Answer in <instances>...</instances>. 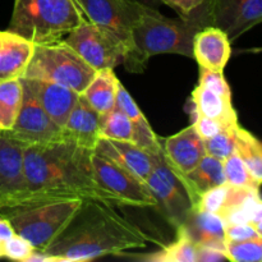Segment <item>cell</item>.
I'll return each mask as SVG.
<instances>
[{
    "mask_svg": "<svg viewBox=\"0 0 262 262\" xmlns=\"http://www.w3.org/2000/svg\"><path fill=\"white\" fill-rule=\"evenodd\" d=\"M114 205L83 200L71 222L42 251L46 262H83L145 248L154 238L115 211Z\"/></svg>",
    "mask_w": 262,
    "mask_h": 262,
    "instance_id": "obj_1",
    "label": "cell"
},
{
    "mask_svg": "<svg viewBox=\"0 0 262 262\" xmlns=\"http://www.w3.org/2000/svg\"><path fill=\"white\" fill-rule=\"evenodd\" d=\"M92 152L72 140L25 146L23 166L27 184L25 199L71 197L97 200L118 206L117 200L95 179Z\"/></svg>",
    "mask_w": 262,
    "mask_h": 262,
    "instance_id": "obj_2",
    "label": "cell"
},
{
    "mask_svg": "<svg viewBox=\"0 0 262 262\" xmlns=\"http://www.w3.org/2000/svg\"><path fill=\"white\" fill-rule=\"evenodd\" d=\"M201 22L194 15L173 19L152 9L138 19L132 31V48L123 56L125 69L142 73L148 60L158 54H179L193 58L192 43Z\"/></svg>",
    "mask_w": 262,
    "mask_h": 262,
    "instance_id": "obj_3",
    "label": "cell"
},
{
    "mask_svg": "<svg viewBox=\"0 0 262 262\" xmlns=\"http://www.w3.org/2000/svg\"><path fill=\"white\" fill-rule=\"evenodd\" d=\"M82 199H25L12 206L0 207L17 235L25 238L36 251L42 252L71 222Z\"/></svg>",
    "mask_w": 262,
    "mask_h": 262,
    "instance_id": "obj_4",
    "label": "cell"
},
{
    "mask_svg": "<svg viewBox=\"0 0 262 262\" xmlns=\"http://www.w3.org/2000/svg\"><path fill=\"white\" fill-rule=\"evenodd\" d=\"M84 18L74 0H14L8 31L35 45L63 40Z\"/></svg>",
    "mask_w": 262,
    "mask_h": 262,
    "instance_id": "obj_5",
    "label": "cell"
},
{
    "mask_svg": "<svg viewBox=\"0 0 262 262\" xmlns=\"http://www.w3.org/2000/svg\"><path fill=\"white\" fill-rule=\"evenodd\" d=\"M96 74L63 40L35 45L23 78L45 79L66 86L81 95Z\"/></svg>",
    "mask_w": 262,
    "mask_h": 262,
    "instance_id": "obj_6",
    "label": "cell"
},
{
    "mask_svg": "<svg viewBox=\"0 0 262 262\" xmlns=\"http://www.w3.org/2000/svg\"><path fill=\"white\" fill-rule=\"evenodd\" d=\"M87 20L112 35L123 48V56L132 48V31L146 13L156 8L132 0H74Z\"/></svg>",
    "mask_w": 262,
    "mask_h": 262,
    "instance_id": "obj_7",
    "label": "cell"
},
{
    "mask_svg": "<svg viewBox=\"0 0 262 262\" xmlns=\"http://www.w3.org/2000/svg\"><path fill=\"white\" fill-rule=\"evenodd\" d=\"M146 183L156 199V207L166 220L176 229L183 225L193 210V204L183 182L165 160L163 148L160 152L154 154L152 173Z\"/></svg>",
    "mask_w": 262,
    "mask_h": 262,
    "instance_id": "obj_8",
    "label": "cell"
},
{
    "mask_svg": "<svg viewBox=\"0 0 262 262\" xmlns=\"http://www.w3.org/2000/svg\"><path fill=\"white\" fill-rule=\"evenodd\" d=\"M191 15L202 27H219L234 41L261 22L262 0H205Z\"/></svg>",
    "mask_w": 262,
    "mask_h": 262,
    "instance_id": "obj_9",
    "label": "cell"
},
{
    "mask_svg": "<svg viewBox=\"0 0 262 262\" xmlns=\"http://www.w3.org/2000/svg\"><path fill=\"white\" fill-rule=\"evenodd\" d=\"M91 161L97 184L117 200L118 206L156 207V199L145 181L95 152H92Z\"/></svg>",
    "mask_w": 262,
    "mask_h": 262,
    "instance_id": "obj_10",
    "label": "cell"
},
{
    "mask_svg": "<svg viewBox=\"0 0 262 262\" xmlns=\"http://www.w3.org/2000/svg\"><path fill=\"white\" fill-rule=\"evenodd\" d=\"M63 41L96 72L105 68L114 69L123 61L120 43L86 18L64 36Z\"/></svg>",
    "mask_w": 262,
    "mask_h": 262,
    "instance_id": "obj_11",
    "label": "cell"
},
{
    "mask_svg": "<svg viewBox=\"0 0 262 262\" xmlns=\"http://www.w3.org/2000/svg\"><path fill=\"white\" fill-rule=\"evenodd\" d=\"M22 86V105L14 125L9 132L25 146L68 140L63 128L49 117L31 90L23 82Z\"/></svg>",
    "mask_w": 262,
    "mask_h": 262,
    "instance_id": "obj_12",
    "label": "cell"
},
{
    "mask_svg": "<svg viewBox=\"0 0 262 262\" xmlns=\"http://www.w3.org/2000/svg\"><path fill=\"white\" fill-rule=\"evenodd\" d=\"M23 150L25 145L9 130L0 129V207L12 206L27 196Z\"/></svg>",
    "mask_w": 262,
    "mask_h": 262,
    "instance_id": "obj_13",
    "label": "cell"
},
{
    "mask_svg": "<svg viewBox=\"0 0 262 262\" xmlns=\"http://www.w3.org/2000/svg\"><path fill=\"white\" fill-rule=\"evenodd\" d=\"M165 160L178 176L189 173L206 155L204 138L197 133L193 124L170 136L163 145Z\"/></svg>",
    "mask_w": 262,
    "mask_h": 262,
    "instance_id": "obj_14",
    "label": "cell"
},
{
    "mask_svg": "<svg viewBox=\"0 0 262 262\" xmlns=\"http://www.w3.org/2000/svg\"><path fill=\"white\" fill-rule=\"evenodd\" d=\"M23 83L31 90L38 104L58 125L64 128L72 109L78 101L79 94L66 86L45 79L23 78Z\"/></svg>",
    "mask_w": 262,
    "mask_h": 262,
    "instance_id": "obj_15",
    "label": "cell"
},
{
    "mask_svg": "<svg viewBox=\"0 0 262 262\" xmlns=\"http://www.w3.org/2000/svg\"><path fill=\"white\" fill-rule=\"evenodd\" d=\"M193 58L201 68L224 72L232 54L230 40L219 27L206 26L197 31L192 43Z\"/></svg>",
    "mask_w": 262,
    "mask_h": 262,
    "instance_id": "obj_16",
    "label": "cell"
},
{
    "mask_svg": "<svg viewBox=\"0 0 262 262\" xmlns=\"http://www.w3.org/2000/svg\"><path fill=\"white\" fill-rule=\"evenodd\" d=\"M94 152L110 159L145 182L152 173L154 154L128 141L100 138Z\"/></svg>",
    "mask_w": 262,
    "mask_h": 262,
    "instance_id": "obj_17",
    "label": "cell"
},
{
    "mask_svg": "<svg viewBox=\"0 0 262 262\" xmlns=\"http://www.w3.org/2000/svg\"><path fill=\"white\" fill-rule=\"evenodd\" d=\"M35 43L10 31H0V81L20 78L32 58Z\"/></svg>",
    "mask_w": 262,
    "mask_h": 262,
    "instance_id": "obj_18",
    "label": "cell"
},
{
    "mask_svg": "<svg viewBox=\"0 0 262 262\" xmlns=\"http://www.w3.org/2000/svg\"><path fill=\"white\" fill-rule=\"evenodd\" d=\"M99 120L100 114H97L83 96L79 95L78 101L72 109L63 128L66 137L74 141L81 147L94 151L100 140Z\"/></svg>",
    "mask_w": 262,
    "mask_h": 262,
    "instance_id": "obj_19",
    "label": "cell"
},
{
    "mask_svg": "<svg viewBox=\"0 0 262 262\" xmlns=\"http://www.w3.org/2000/svg\"><path fill=\"white\" fill-rule=\"evenodd\" d=\"M115 107L120 112L124 113L129 118L133 127V138L132 143L137 145L138 147L148 151L151 154L160 152L163 145L159 141L158 136L151 128L150 123L146 119L145 114L141 112L138 105L130 96L129 92L127 91L122 82H118L117 97H115Z\"/></svg>",
    "mask_w": 262,
    "mask_h": 262,
    "instance_id": "obj_20",
    "label": "cell"
},
{
    "mask_svg": "<svg viewBox=\"0 0 262 262\" xmlns=\"http://www.w3.org/2000/svg\"><path fill=\"white\" fill-rule=\"evenodd\" d=\"M178 177L183 182L193 207L196 206L199 197L204 192L227 183L223 161L207 154L189 173Z\"/></svg>",
    "mask_w": 262,
    "mask_h": 262,
    "instance_id": "obj_21",
    "label": "cell"
},
{
    "mask_svg": "<svg viewBox=\"0 0 262 262\" xmlns=\"http://www.w3.org/2000/svg\"><path fill=\"white\" fill-rule=\"evenodd\" d=\"M183 225L196 246H207L225 251V224L219 215L192 210Z\"/></svg>",
    "mask_w": 262,
    "mask_h": 262,
    "instance_id": "obj_22",
    "label": "cell"
},
{
    "mask_svg": "<svg viewBox=\"0 0 262 262\" xmlns=\"http://www.w3.org/2000/svg\"><path fill=\"white\" fill-rule=\"evenodd\" d=\"M196 115L217 120L227 125H237V112L233 107L232 97H225L206 87L197 84L192 92Z\"/></svg>",
    "mask_w": 262,
    "mask_h": 262,
    "instance_id": "obj_23",
    "label": "cell"
},
{
    "mask_svg": "<svg viewBox=\"0 0 262 262\" xmlns=\"http://www.w3.org/2000/svg\"><path fill=\"white\" fill-rule=\"evenodd\" d=\"M118 82L113 68L100 69L81 95L97 114H105L115 109Z\"/></svg>",
    "mask_w": 262,
    "mask_h": 262,
    "instance_id": "obj_24",
    "label": "cell"
},
{
    "mask_svg": "<svg viewBox=\"0 0 262 262\" xmlns=\"http://www.w3.org/2000/svg\"><path fill=\"white\" fill-rule=\"evenodd\" d=\"M196 243L193 242L184 225H181L177 228V238L173 243L164 247L159 252L138 258L154 262H196Z\"/></svg>",
    "mask_w": 262,
    "mask_h": 262,
    "instance_id": "obj_25",
    "label": "cell"
},
{
    "mask_svg": "<svg viewBox=\"0 0 262 262\" xmlns=\"http://www.w3.org/2000/svg\"><path fill=\"white\" fill-rule=\"evenodd\" d=\"M23 86L19 78L0 81V129L10 130L22 105Z\"/></svg>",
    "mask_w": 262,
    "mask_h": 262,
    "instance_id": "obj_26",
    "label": "cell"
},
{
    "mask_svg": "<svg viewBox=\"0 0 262 262\" xmlns=\"http://www.w3.org/2000/svg\"><path fill=\"white\" fill-rule=\"evenodd\" d=\"M235 152L250 170L251 176L261 186L262 182V146L261 142L247 129L238 125L235 129Z\"/></svg>",
    "mask_w": 262,
    "mask_h": 262,
    "instance_id": "obj_27",
    "label": "cell"
},
{
    "mask_svg": "<svg viewBox=\"0 0 262 262\" xmlns=\"http://www.w3.org/2000/svg\"><path fill=\"white\" fill-rule=\"evenodd\" d=\"M99 132L100 138L107 140L132 142L133 138V127L129 118L117 107L109 113L100 114Z\"/></svg>",
    "mask_w": 262,
    "mask_h": 262,
    "instance_id": "obj_28",
    "label": "cell"
},
{
    "mask_svg": "<svg viewBox=\"0 0 262 262\" xmlns=\"http://www.w3.org/2000/svg\"><path fill=\"white\" fill-rule=\"evenodd\" d=\"M223 169H224L225 181L230 186L260 188V184L253 179L246 164L235 151L223 160Z\"/></svg>",
    "mask_w": 262,
    "mask_h": 262,
    "instance_id": "obj_29",
    "label": "cell"
},
{
    "mask_svg": "<svg viewBox=\"0 0 262 262\" xmlns=\"http://www.w3.org/2000/svg\"><path fill=\"white\" fill-rule=\"evenodd\" d=\"M237 125H230V127H225L216 135L212 137L204 140L205 148H206L207 155H211L214 158L219 159V160H224L227 159L230 154L235 151V129Z\"/></svg>",
    "mask_w": 262,
    "mask_h": 262,
    "instance_id": "obj_30",
    "label": "cell"
},
{
    "mask_svg": "<svg viewBox=\"0 0 262 262\" xmlns=\"http://www.w3.org/2000/svg\"><path fill=\"white\" fill-rule=\"evenodd\" d=\"M225 251L230 261L234 262H261L262 237H255L241 242H227Z\"/></svg>",
    "mask_w": 262,
    "mask_h": 262,
    "instance_id": "obj_31",
    "label": "cell"
},
{
    "mask_svg": "<svg viewBox=\"0 0 262 262\" xmlns=\"http://www.w3.org/2000/svg\"><path fill=\"white\" fill-rule=\"evenodd\" d=\"M228 187H229V184L224 183L222 184V186L214 187V188L204 192V193L199 197V201H197L193 210H196V211L212 212V214L216 215L219 214L223 205H224L225 202Z\"/></svg>",
    "mask_w": 262,
    "mask_h": 262,
    "instance_id": "obj_32",
    "label": "cell"
},
{
    "mask_svg": "<svg viewBox=\"0 0 262 262\" xmlns=\"http://www.w3.org/2000/svg\"><path fill=\"white\" fill-rule=\"evenodd\" d=\"M35 248L25 239L14 233V235L5 242L4 246V258H9L13 261L27 262L28 257L35 252Z\"/></svg>",
    "mask_w": 262,
    "mask_h": 262,
    "instance_id": "obj_33",
    "label": "cell"
},
{
    "mask_svg": "<svg viewBox=\"0 0 262 262\" xmlns=\"http://www.w3.org/2000/svg\"><path fill=\"white\" fill-rule=\"evenodd\" d=\"M199 84L211 90V91L217 92L225 97H232V91H230L228 82L225 81L223 72H214L201 68L200 69Z\"/></svg>",
    "mask_w": 262,
    "mask_h": 262,
    "instance_id": "obj_34",
    "label": "cell"
},
{
    "mask_svg": "<svg viewBox=\"0 0 262 262\" xmlns=\"http://www.w3.org/2000/svg\"><path fill=\"white\" fill-rule=\"evenodd\" d=\"M225 243L241 242L255 237H262L261 233L252 224H228L224 229Z\"/></svg>",
    "mask_w": 262,
    "mask_h": 262,
    "instance_id": "obj_35",
    "label": "cell"
},
{
    "mask_svg": "<svg viewBox=\"0 0 262 262\" xmlns=\"http://www.w3.org/2000/svg\"><path fill=\"white\" fill-rule=\"evenodd\" d=\"M194 129L197 130L201 138L207 140V138L212 137L214 135H216L217 132H220L222 129H224L225 127H230V125L224 124L222 122H217V120L210 119V118L201 117V115H196V120L193 123Z\"/></svg>",
    "mask_w": 262,
    "mask_h": 262,
    "instance_id": "obj_36",
    "label": "cell"
},
{
    "mask_svg": "<svg viewBox=\"0 0 262 262\" xmlns=\"http://www.w3.org/2000/svg\"><path fill=\"white\" fill-rule=\"evenodd\" d=\"M160 2L173 8L181 15V18L187 19L197 8L204 4L205 0H160Z\"/></svg>",
    "mask_w": 262,
    "mask_h": 262,
    "instance_id": "obj_37",
    "label": "cell"
},
{
    "mask_svg": "<svg viewBox=\"0 0 262 262\" xmlns=\"http://www.w3.org/2000/svg\"><path fill=\"white\" fill-rule=\"evenodd\" d=\"M230 261L229 256L225 251L217 250L207 246H197L196 262H223Z\"/></svg>",
    "mask_w": 262,
    "mask_h": 262,
    "instance_id": "obj_38",
    "label": "cell"
},
{
    "mask_svg": "<svg viewBox=\"0 0 262 262\" xmlns=\"http://www.w3.org/2000/svg\"><path fill=\"white\" fill-rule=\"evenodd\" d=\"M12 235H14V230H13L12 225L9 224V222L7 219L0 216V258H4L5 242Z\"/></svg>",
    "mask_w": 262,
    "mask_h": 262,
    "instance_id": "obj_39",
    "label": "cell"
},
{
    "mask_svg": "<svg viewBox=\"0 0 262 262\" xmlns=\"http://www.w3.org/2000/svg\"><path fill=\"white\" fill-rule=\"evenodd\" d=\"M132 2H136V3H141V4H145V5H148V7L151 8H156L160 5V0H132Z\"/></svg>",
    "mask_w": 262,
    "mask_h": 262,
    "instance_id": "obj_40",
    "label": "cell"
}]
</instances>
